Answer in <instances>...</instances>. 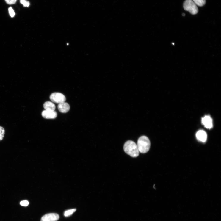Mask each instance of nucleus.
<instances>
[{"instance_id":"1","label":"nucleus","mask_w":221,"mask_h":221,"mask_svg":"<svg viewBox=\"0 0 221 221\" xmlns=\"http://www.w3.org/2000/svg\"><path fill=\"white\" fill-rule=\"evenodd\" d=\"M123 149L127 154L131 157L135 158L139 156L140 152L137 145L133 141L128 140L125 143Z\"/></svg>"},{"instance_id":"2","label":"nucleus","mask_w":221,"mask_h":221,"mask_svg":"<svg viewBox=\"0 0 221 221\" xmlns=\"http://www.w3.org/2000/svg\"><path fill=\"white\" fill-rule=\"evenodd\" d=\"M137 146L139 152L142 153L148 152L151 146L149 139L146 136L141 137L138 140Z\"/></svg>"},{"instance_id":"3","label":"nucleus","mask_w":221,"mask_h":221,"mask_svg":"<svg viewBox=\"0 0 221 221\" xmlns=\"http://www.w3.org/2000/svg\"><path fill=\"white\" fill-rule=\"evenodd\" d=\"M184 7L186 11L193 15L196 14L198 12L197 5L192 0H186L184 4Z\"/></svg>"},{"instance_id":"4","label":"nucleus","mask_w":221,"mask_h":221,"mask_svg":"<svg viewBox=\"0 0 221 221\" xmlns=\"http://www.w3.org/2000/svg\"><path fill=\"white\" fill-rule=\"evenodd\" d=\"M50 99L53 102L57 104L65 102L66 100L65 96L59 93H52L50 96Z\"/></svg>"},{"instance_id":"5","label":"nucleus","mask_w":221,"mask_h":221,"mask_svg":"<svg viewBox=\"0 0 221 221\" xmlns=\"http://www.w3.org/2000/svg\"><path fill=\"white\" fill-rule=\"evenodd\" d=\"M201 122L207 129H210L213 127V120L209 115H206L202 118Z\"/></svg>"},{"instance_id":"6","label":"nucleus","mask_w":221,"mask_h":221,"mask_svg":"<svg viewBox=\"0 0 221 221\" xmlns=\"http://www.w3.org/2000/svg\"><path fill=\"white\" fill-rule=\"evenodd\" d=\"M60 217L59 214L55 213L47 214L43 216L41 221H56L58 220Z\"/></svg>"},{"instance_id":"7","label":"nucleus","mask_w":221,"mask_h":221,"mask_svg":"<svg viewBox=\"0 0 221 221\" xmlns=\"http://www.w3.org/2000/svg\"><path fill=\"white\" fill-rule=\"evenodd\" d=\"M42 116L46 119H54L56 118L57 114L55 111L44 110L42 112Z\"/></svg>"},{"instance_id":"8","label":"nucleus","mask_w":221,"mask_h":221,"mask_svg":"<svg viewBox=\"0 0 221 221\" xmlns=\"http://www.w3.org/2000/svg\"><path fill=\"white\" fill-rule=\"evenodd\" d=\"M57 108L59 111L62 113L68 112L70 109L69 104L65 102L59 104Z\"/></svg>"},{"instance_id":"9","label":"nucleus","mask_w":221,"mask_h":221,"mask_svg":"<svg viewBox=\"0 0 221 221\" xmlns=\"http://www.w3.org/2000/svg\"><path fill=\"white\" fill-rule=\"evenodd\" d=\"M196 138L198 140L202 142H206L207 139V134L204 131L200 130L198 131L196 134Z\"/></svg>"},{"instance_id":"10","label":"nucleus","mask_w":221,"mask_h":221,"mask_svg":"<svg viewBox=\"0 0 221 221\" xmlns=\"http://www.w3.org/2000/svg\"><path fill=\"white\" fill-rule=\"evenodd\" d=\"M43 107L46 110L54 111L56 107L55 105L50 101H47L43 104Z\"/></svg>"},{"instance_id":"11","label":"nucleus","mask_w":221,"mask_h":221,"mask_svg":"<svg viewBox=\"0 0 221 221\" xmlns=\"http://www.w3.org/2000/svg\"><path fill=\"white\" fill-rule=\"evenodd\" d=\"M195 4L199 6L202 7L205 5L206 0H192Z\"/></svg>"},{"instance_id":"12","label":"nucleus","mask_w":221,"mask_h":221,"mask_svg":"<svg viewBox=\"0 0 221 221\" xmlns=\"http://www.w3.org/2000/svg\"><path fill=\"white\" fill-rule=\"evenodd\" d=\"M76 211V209H73L67 210L64 213V216L65 217H69L73 214Z\"/></svg>"},{"instance_id":"13","label":"nucleus","mask_w":221,"mask_h":221,"mask_svg":"<svg viewBox=\"0 0 221 221\" xmlns=\"http://www.w3.org/2000/svg\"><path fill=\"white\" fill-rule=\"evenodd\" d=\"M5 131L4 128L0 126V141L3 140L4 137Z\"/></svg>"},{"instance_id":"14","label":"nucleus","mask_w":221,"mask_h":221,"mask_svg":"<svg viewBox=\"0 0 221 221\" xmlns=\"http://www.w3.org/2000/svg\"><path fill=\"white\" fill-rule=\"evenodd\" d=\"M20 2L25 7H29L30 5V2L26 0H21Z\"/></svg>"},{"instance_id":"15","label":"nucleus","mask_w":221,"mask_h":221,"mask_svg":"<svg viewBox=\"0 0 221 221\" xmlns=\"http://www.w3.org/2000/svg\"><path fill=\"white\" fill-rule=\"evenodd\" d=\"M8 11L10 15L12 17H14L15 15V14L12 8L11 7H9L8 9Z\"/></svg>"},{"instance_id":"16","label":"nucleus","mask_w":221,"mask_h":221,"mask_svg":"<svg viewBox=\"0 0 221 221\" xmlns=\"http://www.w3.org/2000/svg\"><path fill=\"white\" fill-rule=\"evenodd\" d=\"M6 3L9 5H12L16 3L17 0H5Z\"/></svg>"},{"instance_id":"17","label":"nucleus","mask_w":221,"mask_h":221,"mask_svg":"<svg viewBox=\"0 0 221 221\" xmlns=\"http://www.w3.org/2000/svg\"><path fill=\"white\" fill-rule=\"evenodd\" d=\"M20 204L22 206H27L29 204V203L27 200H24L21 201Z\"/></svg>"},{"instance_id":"18","label":"nucleus","mask_w":221,"mask_h":221,"mask_svg":"<svg viewBox=\"0 0 221 221\" xmlns=\"http://www.w3.org/2000/svg\"><path fill=\"white\" fill-rule=\"evenodd\" d=\"M182 15L183 16H185V13H183L182 14Z\"/></svg>"}]
</instances>
